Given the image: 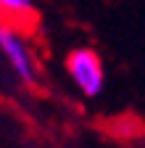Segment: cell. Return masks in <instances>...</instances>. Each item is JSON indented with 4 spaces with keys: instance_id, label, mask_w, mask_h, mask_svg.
<instances>
[{
    "instance_id": "1",
    "label": "cell",
    "mask_w": 145,
    "mask_h": 148,
    "mask_svg": "<svg viewBox=\"0 0 145 148\" xmlns=\"http://www.w3.org/2000/svg\"><path fill=\"white\" fill-rule=\"evenodd\" d=\"M66 69L71 74V79H74V85L84 92V95L93 98V95H98V92L103 90L106 74H103V61H100V56L95 50H90V48L71 50L69 58H66Z\"/></svg>"
},
{
    "instance_id": "2",
    "label": "cell",
    "mask_w": 145,
    "mask_h": 148,
    "mask_svg": "<svg viewBox=\"0 0 145 148\" xmlns=\"http://www.w3.org/2000/svg\"><path fill=\"white\" fill-rule=\"evenodd\" d=\"M40 24V13L27 0H0V27L16 34H32Z\"/></svg>"
},
{
    "instance_id": "3",
    "label": "cell",
    "mask_w": 145,
    "mask_h": 148,
    "mask_svg": "<svg viewBox=\"0 0 145 148\" xmlns=\"http://www.w3.org/2000/svg\"><path fill=\"white\" fill-rule=\"evenodd\" d=\"M0 48H3V53L8 56V61L16 69V74H19L27 85H34L37 74H34V66H32V58H29V53H27V45L21 40V34H16L11 29L0 27Z\"/></svg>"
}]
</instances>
